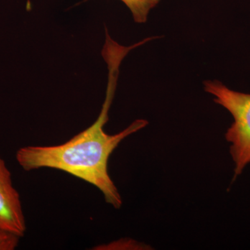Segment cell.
Instances as JSON below:
<instances>
[{"label":"cell","instance_id":"cell-1","mask_svg":"<svg viewBox=\"0 0 250 250\" xmlns=\"http://www.w3.org/2000/svg\"><path fill=\"white\" fill-rule=\"evenodd\" d=\"M129 51V47L114 41L105 43L103 55L108 65L107 89L96 121L62 144L20 148L16 158L23 170L52 168L63 171L96 187L103 193L106 203L117 209L121 208L123 199L108 174V159L123 140L148 125L146 120L139 119L118 134H108L104 129L114 98L120 65Z\"/></svg>","mask_w":250,"mask_h":250},{"label":"cell","instance_id":"cell-2","mask_svg":"<svg viewBox=\"0 0 250 250\" xmlns=\"http://www.w3.org/2000/svg\"><path fill=\"white\" fill-rule=\"evenodd\" d=\"M207 93L214 97V102L228 110L233 122L225 139L230 144L234 177L243 173L250 164V94L231 90L219 81H206Z\"/></svg>","mask_w":250,"mask_h":250},{"label":"cell","instance_id":"cell-3","mask_svg":"<svg viewBox=\"0 0 250 250\" xmlns=\"http://www.w3.org/2000/svg\"><path fill=\"white\" fill-rule=\"evenodd\" d=\"M0 230L24 236L27 230L25 217L19 192L13 184L12 175L0 157Z\"/></svg>","mask_w":250,"mask_h":250},{"label":"cell","instance_id":"cell-4","mask_svg":"<svg viewBox=\"0 0 250 250\" xmlns=\"http://www.w3.org/2000/svg\"><path fill=\"white\" fill-rule=\"evenodd\" d=\"M130 10L135 22H146L151 10L160 2L161 0H121Z\"/></svg>","mask_w":250,"mask_h":250},{"label":"cell","instance_id":"cell-5","mask_svg":"<svg viewBox=\"0 0 250 250\" xmlns=\"http://www.w3.org/2000/svg\"><path fill=\"white\" fill-rule=\"evenodd\" d=\"M142 244L134 241V240L126 238L121 239V241L112 242L107 244H102L100 246L94 247L92 250H139L143 248Z\"/></svg>","mask_w":250,"mask_h":250},{"label":"cell","instance_id":"cell-6","mask_svg":"<svg viewBox=\"0 0 250 250\" xmlns=\"http://www.w3.org/2000/svg\"><path fill=\"white\" fill-rule=\"evenodd\" d=\"M21 237L9 232L0 230V250H14L19 245Z\"/></svg>","mask_w":250,"mask_h":250}]
</instances>
